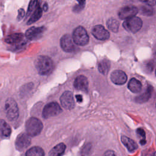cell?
<instances>
[{
    "instance_id": "6",
    "label": "cell",
    "mask_w": 156,
    "mask_h": 156,
    "mask_svg": "<svg viewBox=\"0 0 156 156\" xmlns=\"http://www.w3.org/2000/svg\"><path fill=\"white\" fill-rule=\"evenodd\" d=\"M62 112V109L60 105L55 102H50L46 104L43 108L42 115L45 119H48L58 115Z\"/></svg>"
},
{
    "instance_id": "30",
    "label": "cell",
    "mask_w": 156,
    "mask_h": 156,
    "mask_svg": "<svg viewBox=\"0 0 156 156\" xmlns=\"http://www.w3.org/2000/svg\"><path fill=\"white\" fill-rule=\"evenodd\" d=\"M83 8H84V7H83V6L79 5V4H77V5H76L74 7V8H73V11H74V12L77 13V12H79L80 11H81Z\"/></svg>"
},
{
    "instance_id": "28",
    "label": "cell",
    "mask_w": 156,
    "mask_h": 156,
    "mask_svg": "<svg viewBox=\"0 0 156 156\" xmlns=\"http://www.w3.org/2000/svg\"><path fill=\"white\" fill-rule=\"evenodd\" d=\"M25 15V12L23 9H20L18 12V16H17V19L18 20H20L22 19Z\"/></svg>"
},
{
    "instance_id": "26",
    "label": "cell",
    "mask_w": 156,
    "mask_h": 156,
    "mask_svg": "<svg viewBox=\"0 0 156 156\" xmlns=\"http://www.w3.org/2000/svg\"><path fill=\"white\" fill-rule=\"evenodd\" d=\"M140 11L141 13H142L144 15H147L151 16L154 14V9L151 7V5H144L140 7Z\"/></svg>"
},
{
    "instance_id": "23",
    "label": "cell",
    "mask_w": 156,
    "mask_h": 156,
    "mask_svg": "<svg viewBox=\"0 0 156 156\" xmlns=\"http://www.w3.org/2000/svg\"><path fill=\"white\" fill-rule=\"evenodd\" d=\"M43 149L39 146H34L28 149L26 153V156H44Z\"/></svg>"
},
{
    "instance_id": "36",
    "label": "cell",
    "mask_w": 156,
    "mask_h": 156,
    "mask_svg": "<svg viewBox=\"0 0 156 156\" xmlns=\"http://www.w3.org/2000/svg\"><path fill=\"white\" fill-rule=\"evenodd\" d=\"M155 75H156V70H155Z\"/></svg>"
},
{
    "instance_id": "7",
    "label": "cell",
    "mask_w": 156,
    "mask_h": 156,
    "mask_svg": "<svg viewBox=\"0 0 156 156\" xmlns=\"http://www.w3.org/2000/svg\"><path fill=\"white\" fill-rule=\"evenodd\" d=\"M73 37L69 34H65L60 39V46L62 49L67 52H71L76 50V47L74 44Z\"/></svg>"
},
{
    "instance_id": "1",
    "label": "cell",
    "mask_w": 156,
    "mask_h": 156,
    "mask_svg": "<svg viewBox=\"0 0 156 156\" xmlns=\"http://www.w3.org/2000/svg\"><path fill=\"white\" fill-rule=\"evenodd\" d=\"M35 65L38 73L41 75H47L53 70L54 65L52 59L46 55L38 56L35 61Z\"/></svg>"
},
{
    "instance_id": "32",
    "label": "cell",
    "mask_w": 156,
    "mask_h": 156,
    "mask_svg": "<svg viewBox=\"0 0 156 156\" xmlns=\"http://www.w3.org/2000/svg\"><path fill=\"white\" fill-rule=\"evenodd\" d=\"M76 100L78 102H82V100H83V98H82V95L80 94H77L76 96Z\"/></svg>"
},
{
    "instance_id": "18",
    "label": "cell",
    "mask_w": 156,
    "mask_h": 156,
    "mask_svg": "<svg viewBox=\"0 0 156 156\" xmlns=\"http://www.w3.org/2000/svg\"><path fill=\"white\" fill-rule=\"evenodd\" d=\"M42 12H43V9L41 7V6L40 5V4L38 3L37 8L34 11L32 14L30 15L29 19L28 20L27 24L29 25L32 24V23L38 21L41 18V16L42 15Z\"/></svg>"
},
{
    "instance_id": "8",
    "label": "cell",
    "mask_w": 156,
    "mask_h": 156,
    "mask_svg": "<svg viewBox=\"0 0 156 156\" xmlns=\"http://www.w3.org/2000/svg\"><path fill=\"white\" fill-rule=\"evenodd\" d=\"M30 135L27 133H21L18 135L15 140V147L18 151H23L30 144Z\"/></svg>"
},
{
    "instance_id": "17",
    "label": "cell",
    "mask_w": 156,
    "mask_h": 156,
    "mask_svg": "<svg viewBox=\"0 0 156 156\" xmlns=\"http://www.w3.org/2000/svg\"><path fill=\"white\" fill-rule=\"evenodd\" d=\"M121 140L123 144L127 147V150L130 152L135 151L138 148L137 144L133 140L125 135L121 136Z\"/></svg>"
},
{
    "instance_id": "9",
    "label": "cell",
    "mask_w": 156,
    "mask_h": 156,
    "mask_svg": "<svg viewBox=\"0 0 156 156\" xmlns=\"http://www.w3.org/2000/svg\"><path fill=\"white\" fill-rule=\"evenodd\" d=\"M138 12V9L133 5H126L121 8L118 12L119 18L121 20H126L135 16Z\"/></svg>"
},
{
    "instance_id": "33",
    "label": "cell",
    "mask_w": 156,
    "mask_h": 156,
    "mask_svg": "<svg viewBox=\"0 0 156 156\" xmlns=\"http://www.w3.org/2000/svg\"><path fill=\"white\" fill-rule=\"evenodd\" d=\"M77 2H78V4L83 6V7H85V2H86V0H77Z\"/></svg>"
},
{
    "instance_id": "12",
    "label": "cell",
    "mask_w": 156,
    "mask_h": 156,
    "mask_svg": "<svg viewBox=\"0 0 156 156\" xmlns=\"http://www.w3.org/2000/svg\"><path fill=\"white\" fill-rule=\"evenodd\" d=\"M112 82L116 85H123L127 79L126 74L121 70H115L110 75Z\"/></svg>"
},
{
    "instance_id": "14",
    "label": "cell",
    "mask_w": 156,
    "mask_h": 156,
    "mask_svg": "<svg viewBox=\"0 0 156 156\" xmlns=\"http://www.w3.org/2000/svg\"><path fill=\"white\" fill-rule=\"evenodd\" d=\"M74 86L77 90L87 92L88 87V82L87 77L83 75L78 76L74 80Z\"/></svg>"
},
{
    "instance_id": "31",
    "label": "cell",
    "mask_w": 156,
    "mask_h": 156,
    "mask_svg": "<svg viewBox=\"0 0 156 156\" xmlns=\"http://www.w3.org/2000/svg\"><path fill=\"white\" fill-rule=\"evenodd\" d=\"M103 156H116L115 154V152L111 150H108L107 151H106Z\"/></svg>"
},
{
    "instance_id": "10",
    "label": "cell",
    "mask_w": 156,
    "mask_h": 156,
    "mask_svg": "<svg viewBox=\"0 0 156 156\" xmlns=\"http://www.w3.org/2000/svg\"><path fill=\"white\" fill-rule=\"evenodd\" d=\"M60 102L65 108L68 110L73 109L75 106L73 93L69 91H65L60 97Z\"/></svg>"
},
{
    "instance_id": "19",
    "label": "cell",
    "mask_w": 156,
    "mask_h": 156,
    "mask_svg": "<svg viewBox=\"0 0 156 156\" xmlns=\"http://www.w3.org/2000/svg\"><path fill=\"white\" fill-rule=\"evenodd\" d=\"M66 146L64 143H61L54 146L49 152V156H61L65 152Z\"/></svg>"
},
{
    "instance_id": "25",
    "label": "cell",
    "mask_w": 156,
    "mask_h": 156,
    "mask_svg": "<svg viewBox=\"0 0 156 156\" xmlns=\"http://www.w3.org/2000/svg\"><path fill=\"white\" fill-rule=\"evenodd\" d=\"M38 4V0H30V2L29 4L28 9H27V13H26V19L30 16V15L32 14L34 11L37 8Z\"/></svg>"
},
{
    "instance_id": "21",
    "label": "cell",
    "mask_w": 156,
    "mask_h": 156,
    "mask_svg": "<svg viewBox=\"0 0 156 156\" xmlns=\"http://www.w3.org/2000/svg\"><path fill=\"white\" fill-rule=\"evenodd\" d=\"M110 68V61L107 59H103L98 64V70L99 71L104 74L106 75Z\"/></svg>"
},
{
    "instance_id": "4",
    "label": "cell",
    "mask_w": 156,
    "mask_h": 156,
    "mask_svg": "<svg viewBox=\"0 0 156 156\" xmlns=\"http://www.w3.org/2000/svg\"><path fill=\"white\" fill-rule=\"evenodd\" d=\"M5 112L7 118L12 121L18 118L19 115L18 107L16 101L12 98H8L5 104Z\"/></svg>"
},
{
    "instance_id": "22",
    "label": "cell",
    "mask_w": 156,
    "mask_h": 156,
    "mask_svg": "<svg viewBox=\"0 0 156 156\" xmlns=\"http://www.w3.org/2000/svg\"><path fill=\"white\" fill-rule=\"evenodd\" d=\"M151 93H152L151 87H149L143 93H142L140 96L135 98V101L138 103L145 102L149 99V98L151 96Z\"/></svg>"
},
{
    "instance_id": "13",
    "label": "cell",
    "mask_w": 156,
    "mask_h": 156,
    "mask_svg": "<svg viewBox=\"0 0 156 156\" xmlns=\"http://www.w3.org/2000/svg\"><path fill=\"white\" fill-rule=\"evenodd\" d=\"M46 30L44 27H32L26 30L25 35L29 40H32L40 38Z\"/></svg>"
},
{
    "instance_id": "35",
    "label": "cell",
    "mask_w": 156,
    "mask_h": 156,
    "mask_svg": "<svg viewBox=\"0 0 156 156\" xmlns=\"http://www.w3.org/2000/svg\"><path fill=\"white\" fill-rule=\"evenodd\" d=\"M42 9H43V10H44V11H47V10H48V5L47 3H45V4L43 5Z\"/></svg>"
},
{
    "instance_id": "37",
    "label": "cell",
    "mask_w": 156,
    "mask_h": 156,
    "mask_svg": "<svg viewBox=\"0 0 156 156\" xmlns=\"http://www.w3.org/2000/svg\"><path fill=\"white\" fill-rule=\"evenodd\" d=\"M155 107H156V104H155Z\"/></svg>"
},
{
    "instance_id": "16",
    "label": "cell",
    "mask_w": 156,
    "mask_h": 156,
    "mask_svg": "<svg viewBox=\"0 0 156 156\" xmlns=\"http://www.w3.org/2000/svg\"><path fill=\"white\" fill-rule=\"evenodd\" d=\"M24 38V35L21 33H15L8 35L5 41L10 44H17L21 42Z\"/></svg>"
},
{
    "instance_id": "27",
    "label": "cell",
    "mask_w": 156,
    "mask_h": 156,
    "mask_svg": "<svg viewBox=\"0 0 156 156\" xmlns=\"http://www.w3.org/2000/svg\"><path fill=\"white\" fill-rule=\"evenodd\" d=\"M136 133L141 138V140L140 141V144L141 145H144L146 143V134H145L144 130L143 129H141V128H138L136 130Z\"/></svg>"
},
{
    "instance_id": "34",
    "label": "cell",
    "mask_w": 156,
    "mask_h": 156,
    "mask_svg": "<svg viewBox=\"0 0 156 156\" xmlns=\"http://www.w3.org/2000/svg\"><path fill=\"white\" fill-rule=\"evenodd\" d=\"M145 156H156V151H152L150 153H147Z\"/></svg>"
},
{
    "instance_id": "20",
    "label": "cell",
    "mask_w": 156,
    "mask_h": 156,
    "mask_svg": "<svg viewBox=\"0 0 156 156\" xmlns=\"http://www.w3.org/2000/svg\"><path fill=\"white\" fill-rule=\"evenodd\" d=\"M142 85L141 82L135 78H132L128 83V88L133 93H136L141 91Z\"/></svg>"
},
{
    "instance_id": "15",
    "label": "cell",
    "mask_w": 156,
    "mask_h": 156,
    "mask_svg": "<svg viewBox=\"0 0 156 156\" xmlns=\"http://www.w3.org/2000/svg\"><path fill=\"white\" fill-rule=\"evenodd\" d=\"M12 132L10 126L4 120L0 119V136L2 138H7Z\"/></svg>"
},
{
    "instance_id": "3",
    "label": "cell",
    "mask_w": 156,
    "mask_h": 156,
    "mask_svg": "<svg viewBox=\"0 0 156 156\" xmlns=\"http://www.w3.org/2000/svg\"><path fill=\"white\" fill-rule=\"evenodd\" d=\"M72 37L74 43L80 46H85L89 41L88 33L86 29L82 26H78L74 30Z\"/></svg>"
},
{
    "instance_id": "29",
    "label": "cell",
    "mask_w": 156,
    "mask_h": 156,
    "mask_svg": "<svg viewBox=\"0 0 156 156\" xmlns=\"http://www.w3.org/2000/svg\"><path fill=\"white\" fill-rule=\"evenodd\" d=\"M140 1L151 6L156 4V0H140Z\"/></svg>"
},
{
    "instance_id": "11",
    "label": "cell",
    "mask_w": 156,
    "mask_h": 156,
    "mask_svg": "<svg viewBox=\"0 0 156 156\" xmlns=\"http://www.w3.org/2000/svg\"><path fill=\"white\" fill-rule=\"evenodd\" d=\"M92 35L98 40H105L109 38L110 33L102 25H96L91 29Z\"/></svg>"
},
{
    "instance_id": "2",
    "label": "cell",
    "mask_w": 156,
    "mask_h": 156,
    "mask_svg": "<svg viewBox=\"0 0 156 156\" xmlns=\"http://www.w3.org/2000/svg\"><path fill=\"white\" fill-rule=\"evenodd\" d=\"M26 129L27 133L30 136H35L40 133L43 129L41 121L37 118H30L26 122Z\"/></svg>"
},
{
    "instance_id": "24",
    "label": "cell",
    "mask_w": 156,
    "mask_h": 156,
    "mask_svg": "<svg viewBox=\"0 0 156 156\" xmlns=\"http://www.w3.org/2000/svg\"><path fill=\"white\" fill-rule=\"evenodd\" d=\"M107 26L108 28L113 32H117L118 31L119 22L115 18H109L107 21Z\"/></svg>"
},
{
    "instance_id": "5",
    "label": "cell",
    "mask_w": 156,
    "mask_h": 156,
    "mask_svg": "<svg viewBox=\"0 0 156 156\" xmlns=\"http://www.w3.org/2000/svg\"><path fill=\"white\" fill-rule=\"evenodd\" d=\"M122 25L126 30L130 32L135 33L141 28L143 21L139 17L135 16L125 20Z\"/></svg>"
}]
</instances>
